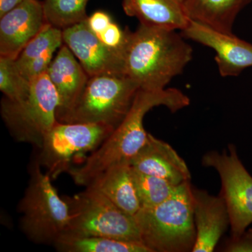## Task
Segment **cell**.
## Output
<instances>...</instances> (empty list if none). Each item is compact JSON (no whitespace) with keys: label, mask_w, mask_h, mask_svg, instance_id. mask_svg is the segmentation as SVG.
<instances>
[{"label":"cell","mask_w":252,"mask_h":252,"mask_svg":"<svg viewBox=\"0 0 252 252\" xmlns=\"http://www.w3.org/2000/svg\"><path fill=\"white\" fill-rule=\"evenodd\" d=\"M189 104L188 96L179 89L169 88L159 91L140 89L125 119L91 152L82 165L69 170V175L75 184L86 187L94 177L111 167L130 164L148 139L149 133L144 127L147 113L158 106H165L175 113Z\"/></svg>","instance_id":"6da1fadb"},{"label":"cell","mask_w":252,"mask_h":252,"mask_svg":"<svg viewBox=\"0 0 252 252\" xmlns=\"http://www.w3.org/2000/svg\"><path fill=\"white\" fill-rule=\"evenodd\" d=\"M177 31L140 23L129 33L123 55V74L140 90L166 89L193 59L191 46Z\"/></svg>","instance_id":"7a4b0ae2"},{"label":"cell","mask_w":252,"mask_h":252,"mask_svg":"<svg viewBox=\"0 0 252 252\" xmlns=\"http://www.w3.org/2000/svg\"><path fill=\"white\" fill-rule=\"evenodd\" d=\"M135 218L141 241L150 252H193L196 230L190 181L162 203L141 208Z\"/></svg>","instance_id":"3957f363"},{"label":"cell","mask_w":252,"mask_h":252,"mask_svg":"<svg viewBox=\"0 0 252 252\" xmlns=\"http://www.w3.org/2000/svg\"><path fill=\"white\" fill-rule=\"evenodd\" d=\"M52 180L42 171L36 157L30 166L29 182L18 210L21 215L20 228L37 245H54L69 223V206L60 196Z\"/></svg>","instance_id":"277c9868"},{"label":"cell","mask_w":252,"mask_h":252,"mask_svg":"<svg viewBox=\"0 0 252 252\" xmlns=\"http://www.w3.org/2000/svg\"><path fill=\"white\" fill-rule=\"evenodd\" d=\"M139 90L137 84L124 74L93 76L77 102L57 121L103 124L116 128L125 119Z\"/></svg>","instance_id":"5b68a950"},{"label":"cell","mask_w":252,"mask_h":252,"mask_svg":"<svg viewBox=\"0 0 252 252\" xmlns=\"http://www.w3.org/2000/svg\"><path fill=\"white\" fill-rule=\"evenodd\" d=\"M64 199L69 220L64 234L142 243L135 216L126 213L98 190L86 187L84 191Z\"/></svg>","instance_id":"8992f818"},{"label":"cell","mask_w":252,"mask_h":252,"mask_svg":"<svg viewBox=\"0 0 252 252\" xmlns=\"http://www.w3.org/2000/svg\"><path fill=\"white\" fill-rule=\"evenodd\" d=\"M59 96L46 72L32 79L28 97L19 102H1V115L15 140L39 149L55 124Z\"/></svg>","instance_id":"52a82bcc"},{"label":"cell","mask_w":252,"mask_h":252,"mask_svg":"<svg viewBox=\"0 0 252 252\" xmlns=\"http://www.w3.org/2000/svg\"><path fill=\"white\" fill-rule=\"evenodd\" d=\"M114 129L103 124L57 122L38 149L36 158L54 180L69 172L79 158L95 150Z\"/></svg>","instance_id":"ba28073f"},{"label":"cell","mask_w":252,"mask_h":252,"mask_svg":"<svg viewBox=\"0 0 252 252\" xmlns=\"http://www.w3.org/2000/svg\"><path fill=\"white\" fill-rule=\"evenodd\" d=\"M202 163L215 169L220 175V195L229 212L231 238H237L252 223V176L239 158L233 144L228 145V152L205 154Z\"/></svg>","instance_id":"9c48e42d"},{"label":"cell","mask_w":252,"mask_h":252,"mask_svg":"<svg viewBox=\"0 0 252 252\" xmlns=\"http://www.w3.org/2000/svg\"><path fill=\"white\" fill-rule=\"evenodd\" d=\"M181 32L186 39L215 51V61L222 77H237L252 67V44L233 33L223 32L193 20Z\"/></svg>","instance_id":"30bf717a"},{"label":"cell","mask_w":252,"mask_h":252,"mask_svg":"<svg viewBox=\"0 0 252 252\" xmlns=\"http://www.w3.org/2000/svg\"><path fill=\"white\" fill-rule=\"evenodd\" d=\"M63 44L70 49L82 67L93 77L105 73L123 74V54L108 47L86 21L63 30Z\"/></svg>","instance_id":"8fae6325"},{"label":"cell","mask_w":252,"mask_h":252,"mask_svg":"<svg viewBox=\"0 0 252 252\" xmlns=\"http://www.w3.org/2000/svg\"><path fill=\"white\" fill-rule=\"evenodd\" d=\"M46 23L43 1L23 0L0 17V56L16 59Z\"/></svg>","instance_id":"7c38bea8"},{"label":"cell","mask_w":252,"mask_h":252,"mask_svg":"<svg viewBox=\"0 0 252 252\" xmlns=\"http://www.w3.org/2000/svg\"><path fill=\"white\" fill-rule=\"evenodd\" d=\"M196 240L192 252H212L222 235L230 226L229 212L221 195L214 196L207 190L191 186Z\"/></svg>","instance_id":"4fadbf2b"},{"label":"cell","mask_w":252,"mask_h":252,"mask_svg":"<svg viewBox=\"0 0 252 252\" xmlns=\"http://www.w3.org/2000/svg\"><path fill=\"white\" fill-rule=\"evenodd\" d=\"M130 165L137 171L160 177L175 185L190 180V171L184 159L170 144L150 133Z\"/></svg>","instance_id":"5bb4252c"},{"label":"cell","mask_w":252,"mask_h":252,"mask_svg":"<svg viewBox=\"0 0 252 252\" xmlns=\"http://www.w3.org/2000/svg\"><path fill=\"white\" fill-rule=\"evenodd\" d=\"M46 74L59 96L58 118L77 102L90 77L65 44H63L58 51Z\"/></svg>","instance_id":"9a60e30c"},{"label":"cell","mask_w":252,"mask_h":252,"mask_svg":"<svg viewBox=\"0 0 252 252\" xmlns=\"http://www.w3.org/2000/svg\"><path fill=\"white\" fill-rule=\"evenodd\" d=\"M185 0H122L126 14L135 17L141 24L182 31L190 18Z\"/></svg>","instance_id":"2e32d148"},{"label":"cell","mask_w":252,"mask_h":252,"mask_svg":"<svg viewBox=\"0 0 252 252\" xmlns=\"http://www.w3.org/2000/svg\"><path fill=\"white\" fill-rule=\"evenodd\" d=\"M86 187L98 190L119 208L132 216H135L140 210V202L130 164L111 167L94 177Z\"/></svg>","instance_id":"e0dca14e"},{"label":"cell","mask_w":252,"mask_h":252,"mask_svg":"<svg viewBox=\"0 0 252 252\" xmlns=\"http://www.w3.org/2000/svg\"><path fill=\"white\" fill-rule=\"evenodd\" d=\"M63 44V30L46 23L15 59L18 69L31 81L46 72L55 53L59 51Z\"/></svg>","instance_id":"ac0fdd59"},{"label":"cell","mask_w":252,"mask_h":252,"mask_svg":"<svg viewBox=\"0 0 252 252\" xmlns=\"http://www.w3.org/2000/svg\"><path fill=\"white\" fill-rule=\"evenodd\" d=\"M252 0H185L190 20L226 33H233L235 19Z\"/></svg>","instance_id":"d6986e66"},{"label":"cell","mask_w":252,"mask_h":252,"mask_svg":"<svg viewBox=\"0 0 252 252\" xmlns=\"http://www.w3.org/2000/svg\"><path fill=\"white\" fill-rule=\"evenodd\" d=\"M54 246L63 252H150L140 242L126 241L106 237H78L63 234Z\"/></svg>","instance_id":"ffe728a7"},{"label":"cell","mask_w":252,"mask_h":252,"mask_svg":"<svg viewBox=\"0 0 252 252\" xmlns=\"http://www.w3.org/2000/svg\"><path fill=\"white\" fill-rule=\"evenodd\" d=\"M90 0H44L46 21L51 26L64 29L86 21L89 16L86 6Z\"/></svg>","instance_id":"44dd1931"},{"label":"cell","mask_w":252,"mask_h":252,"mask_svg":"<svg viewBox=\"0 0 252 252\" xmlns=\"http://www.w3.org/2000/svg\"><path fill=\"white\" fill-rule=\"evenodd\" d=\"M132 172L141 208L153 207L162 203L179 186L160 177L137 171L133 167Z\"/></svg>","instance_id":"7402d4cb"},{"label":"cell","mask_w":252,"mask_h":252,"mask_svg":"<svg viewBox=\"0 0 252 252\" xmlns=\"http://www.w3.org/2000/svg\"><path fill=\"white\" fill-rule=\"evenodd\" d=\"M31 81L18 69L15 59L0 56V91L5 98L19 102L28 97Z\"/></svg>","instance_id":"603a6c76"},{"label":"cell","mask_w":252,"mask_h":252,"mask_svg":"<svg viewBox=\"0 0 252 252\" xmlns=\"http://www.w3.org/2000/svg\"><path fill=\"white\" fill-rule=\"evenodd\" d=\"M130 32L128 28H126L125 30H123L117 23L112 21L108 28L102 34L97 36L106 46L111 49L121 51L124 55Z\"/></svg>","instance_id":"cb8c5ba5"},{"label":"cell","mask_w":252,"mask_h":252,"mask_svg":"<svg viewBox=\"0 0 252 252\" xmlns=\"http://www.w3.org/2000/svg\"><path fill=\"white\" fill-rule=\"evenodd\" d=\"M224 252H252V229H247L240 236L230 239L225 244Z\"/></svg>","instance_id":"d4e9b609"},{"label":"cell","mask_w":252,"mask_h":252,"mask_svg":"<svg viewBox=\"0 0 252 252\" xmlns=\"http://www.w3.org/2000/svg\"><path fill=\"white\" fill-rule=\"evenodd\" d=\"M112 21L110 15L104 11H95L86 19L88 26L97 35L102 34Z\"/></svg>","instance_id":"484cf974"},{"label":"cell","mask_w":252,"mask_h":252,"mask_svg":"<svg viewBox=\"0 0 252 252\" xmlns=\"http://www.w3.org/2000/svg\"><path fill=\"white\" fill-rule=\"evenodd\" d=\"M23 0H0V17L21 4Z\"/></svg>","instance_id":"4316f807"}]
</instances>
